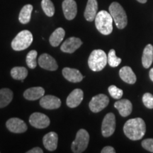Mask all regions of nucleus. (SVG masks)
Returning <instances> with one entry per match:
<instances>
[{
	"label": "nucleus",
	"instance_id": "nucleus-20",
	"mask_svg": "<svg viewBox=\"0 0 153 153\" xmlns=\"http://www.w3.org/2000/svg\"><path fill=\"white\" fill-rule=\"evenodd\" d=\"M45 90L43 87H35L26 89L24 93V98L29 101H35L41 99L44 96Z\"/></svg>",
	"mask_w": 153,
	"mask_h": 153
},
{
	"label": "nucleus",
	"instance_id": "nucleus-31",
	"mask_svg": "<svg viewBox=\"0 0 153 153\" xmlns=\"http://www.w3.org/2000/svg\"><path fill=\"white\" fill-rule=\"evenodd\" d=\"M143 102L147 108H153V96L150 93H145L143 97Z\"/></svg>",
	"mask_w": 153,
	"mask_h": 153
},
{
	"label": "nucleus",
	"instance_id": "nucleus-6",
	"mask_svg": "<svg viewBox=\"0 0 153 153\" xmlns=\"http://www.w3.org/2000/svg\"><path fill=\"white\" fill-rule=\"evenodd\" d=\"M89 142V135L85 129H80L76 134L75 140L72 143V150L74 153L83 152L87 148Z\"/></svg>",
	"mask_w": 153,
	"mask_h": 153
},
{
	"label": "nucleus",
	"instance_id": "nucleus-17",
	"mask_svg": "<svg viewBox=\"0 0 153 153\" xmlns=\"http://www.w3.org/2000/svg\"><path fill=\"white\" fill-rule=\"evenodd\" d=\"M62 75L68 81L73 83L80 82L85 76H82L79 70L76 69L65 68L62 70Z\"/></svg>",
	"mask_w": 153,
	"mask_h": 153
},
{
	"label": "nucleus",
	"instance_id": "nucleus-4",
	"mask_svg": "<svg viewBox=\"0 0 153 153\" xmlns=\"http://www.w3.org/2000/svg\"><path fill=\"white\" fill-rule=\"evenodd\" d=\"M109 13L118 28L123 29L126 28L128 24L127 15L124 9L119 3H111L109 7Z\"/></svg>",
	"mask_w": 153,
	"mask_h": 153
},
{
	"label": "nucleus",
	"instance_id": "nucleus-34",
	"mask_svg": "<svg viewBox=\"0 0 153 153\" xmlns=\"http://www.w3.org/2000/svg\"><path fill=\"white\" fill-rule=\"evenodd\" d=\"M43 151L41 148H34L28 150L27 153H43Z\"/></svg>",
	"mask_w": 153,
	"mask_h": 153
},
{
	"label": "nucleus",
	"instance_id": "nucleus-25",
	"mask_svg": "<svg viewBox=\"0 0 153 153\" xmlns=\"http://www.w3.org/2000/svg\"><path fill=\"white\" fill-rule=\"evenodd\" d=\"M33 11V6L31 4H26L22 9L19 16V22L22 24H26L30 22L31 13Z\"/></svg>",
	"mask_w": 153,
	"mask_h": 153
},
{
	"label": "nucleus",
	"instance_id": "nucleus-30",
	"mask_svg": "<svg viewBox=\"0 0 153 153\" xmlns=\"http://www.w3.org/2000/svg\"><path fill=\"white\" fill-rule=\"evenodd\" d=\"M108 92L110 94V95L115 99H120L123 94V90L119 89V88H118L115 85L110 86V87H108Z\"/></svg>",
	"mask_w": 153,
	"mask_h": 153
},
{
	"label": "nucleus",
	"instance_id": "nucleus-33",
	"mask_svg": "<svg viewBox=\"0 0 153 153\" xmlns=\"http://www.w3.org/2000/svg\"><path fill=\"white\" fill-rule=\"evenodd\" d=\"M101 153H115L116 150L115 149L111 146H106L102 149L101 150Z\"/></svg>",
	"mask_w": 153,
	"mask_h": 153
},
{
	"label": "nucleus",
	"instance_id": "nucleus-2",
	"mask_svg": "<svg viewBox=\"0 0 153 153\" xmlns=\"http://www.w3.org/2000/svg\"><path fill=\"white\" fill-rule=\"evenodd\" d=\"M95 25L97 30L103 35H109L113 31V19L110 13L102 10L97 13L95 18Z\"/></svg>",
	"mask_w": 153,
	"mask_h": 153
},
{
	"label": "nucleus",
	"instance_id": "nucleus-19",
	"mask_svg": "<svg viewBox=\"0 0 153 153\" xmlns=\"http://www.w3.org/2000/svg\"><path fill=\"white\" fill-rule=\"evenodd\" d=\"M98 10L97 0H88L85 11V17L88 22H93L96 18Z\"/></svg>",
	"mask_w": 153,
	"mask_h": 153
},
{
	"label": "nucleus",
	"instance_id": "nucleus-5",
	"mask_svg": "<svg viewBox=\"0 0 153 153\" xmlns=\"http://www.w3.org/2000/svg\"><path fill=\"white\" fill-rule=\"evenodd\" d=\"M33 35L29 30H24L19 32L11 42V48L16 51L28 48L33 42Z\"/></svg>",
	"mask_w": 153,
	"mask_h": 153
},
{
	"label": "nucleus",
	"instance_id": "nucleus-36",
	"mask_svg": "<svg viewBox=\"0 0 153 153\" xmlns=\"http://www.w3.org/2000/svg\"><path fill=\"white\" fill-rule=\"evenodd\" d=\"M137 1H139L140 3H142V4H145V3H146L147 2V1H148V0H137Z\"/></svg>",
	"mask_w": 153,
	"mask_h": 153
},
{
	"label": "nucleus",
	"instance_id": "nucleus-16",
	"mask_svg": "<svg viewBox=\"0 0 153 153\" xmlns=\"http://www.w3.org/2000/svg\"><path fill=\"white\" fill-rule=\"evenodd\" d=\"M115 108L119 112L123 117H127L131 114L133 110V105L128 99H120L114 104Z\"/></svg>",
	"mask_w": 153,
	"mask_h": 153
},
{
	"label": "nucleus",
	"instance_id": "nucleus-26",
	"mask_svg": "<svg viewBox=\"0 0 153 153\" xmlns=\"http://www.w3.org/2000/svg\"><path fill=\"white\" fill-rule=\"evenodd\" d=\"M11 75L13 79L23 81L28 75V70L24 67H15L11 69Z\"/></svg>",
	"mask_w": 153,
	"mask_h": 153
},
{
	"label": "nucleus",
	"instance_id": "nucleus-27",
	"mask_svg": "<svg viewBox=\"0 0 153 153\" xmlns=\"http://www.w3.org/2000/svg\"><path fill=\"white\" fill-rule=\"evenodd\" d=\"M42 9L48 16L51 17L55 14V7L51 0H42L41 1Z\"/></svg>",
	"mask_w": 153,
	"mask_h": 153
},
{
	"label": "nucleus",
	"instance_id": "nucleus-32",
	"mask_svg": "<svg viewBox=\"0 0 153 153\" xmlns=\"http://www.w3.org/2000/svg\"><path fill=\"white\" fill-rule=\"evenodd\" d=\"M142 146L149 152H153V139H145L142 142Z\"/></svg>",
	"mask_w": 153,
	"mask_h": 153
},
{
	"label": "nucleus",
	"instance_id": "nucleus-7",
	"mask_svg": "<svg viewBox=\"0 0 153 153\" xmlns=\"http://www.w3.org/2000/svg\"><path fill=\"white\" fill-rule=\"evenodd\" d=\"M116 130V117L113 113H108L103 120L101 125V133L104 137L112 135Z\"/></svg>",
	"mask_w": 153,
	"mask_h": 153
},
{
	"label": "nucleus",
	"instance_id": "nucleus-14",
	"mask_svg": "<svg viewBox=\"0 0 153 153\" xmlns=\"http://www.w3.org/2000/svg\"><path fill=\"white\" fill-rule=\"evenodd\" d=\"M82 45V41L79 38L71 37L67 39L61 45L60 49L66 53H73Z\"/></svg>",
	"mask_w": 153,
	"mask_h": 153
},
{
	"label": "nucleus",
	"instance_id": "nucleus-3",
	"mask_svg": "<svg viewBox=\"0 0 153 153\" xmlns=\"http://www.w3.org/2000/svg\"><path fill=\"white\" fill-rule=\"evenodd\" d=\"M107 62H108V57L106 53L100 49L93 51L88 60L89 68L94 72H99L102 70L106 65Z\"/></svg>",
	"mask_w": 153,
	"mask_h": 153
},
{
	"label": "nucleus",
	"instance_id": "nucleus-11",
	"mask_svg": "<svg viewBox=\"0 0 153 153\" xmlns=\"http://www.w3.org/2000/svg\"><path fill=\"white\" fill-rule=\"evenodd\" d=\"M38 64L41 68L49 70V71H55L58 68L56 60L51 55L47 54V53L42 54L39 57Z\"/></svg>",
	"mask_w": 153,
	"mask_h": 153
},
{
	"label": "nucleus",
	"instance_id": "nucleus-8",
	"mask_svg": "<svg viewBox=\"0 0 153 153\" xmlns=\"http://www.w3.org/2000/svg\"><path fill=\"white\" fill-rule=\"evenodd\" d=\"M109 99L106 95L103 94L94 96L89 104V108L94 113H98L102 111L108 106Z\"/></svg>",
	"mask_w": 153,
	"mask_h": 153
},
{
	"label": "nucleus",
	"instance_id": "nucleus-24",
	"mask_svg": "<svg viewBox=\"0 0 153 153\" xmlns=\"http://www.w3.org/2000/svg\"><path fill=\"white\" fill-rule=\"evenodd\" d=\"M13 99V92L8 88L0 89V108L6 107Z\"/></svg>",
	"mask_w": 153,
	"mask_h": 153
},
{
	"label": "nucleus",
	"instance_id": "nucleus-28",
	"mask_svg": "<svg viewBox=\"0 0 153 153\" xmlns=\"http://www.w3.org/2000/svg\"><path fill=\"white\" fill-rule=\"evenodd\" d=\"M38 53L35 50L30 51L28 53L27 56H26V64L28 67L30 69L36 68L37 66V62H36V57H37Z\"/></svg>",
	"mask_w": 153,
	"mask_h": 153
},
{
	"label": "nucleus",
	"instance_id": "nucleus-18",
	"mask_svg": "<svg viewBox=\"0 0 153 153\" xmlns=\"http://www.w3.org/2000/svg\"><path fill=\"white\" fill-rule=\"evenodd\" d=\"M58 135L55 132H50L43 138V143L45 148L49 151H54L57 149Z\"/></svg>",
	"mask_w": 153,
	"mask_h": 153
},
{
	"label": "nucleus",
	"instance_id": "nucleus-21",
	"mask_svg": "<svg viewBox=\"0 0 153 153\" xmlns=\"http://www.w3.org/2000/svg\"><path fill=\"white\" fill-rule=\"evenodd\" d=\"M119 75L120 79L123 82L128 84H131V85L135 84L137 80L136 75L133 72L131 68L128 66L123 67L120 69L119 71Z\"/></svg>",
	"mask_w": 153,
	"mask_h": 153
},
{
	"label": "nucleus",
	"instance_id": "nucleus-15",
	"mask_svg": "<svg viewBox=\"0 0 153 153\" xmlns=\"http://www.w3.org/2000/svg\"><path fill=\"white\" fill-rule=\"evenodd\" d=\"M84 93L80 89H75L69 94L67 98V105L70 108H75L81 104L83 100Z\"/></svg>",
	"mask_w": 153,
	"mask_h": 153
},
{
	"label": "nucleus",
	"instance_id": "nucleus-35",
	"mask_svg": "<svg viewBox=\"0 0 153 153\" xmlns=\"http://www.w3.org/2000/svg\"><path fill=\"white\" fill-rule=\"evenodd\" d=\"M150 79L152 80V81L153 82V68H152L150 70Z\"/></svg>",
	"mask_w": 153,
	"mask_h": 153
},
{
	"label": "nucleus",
	"instance_id": "nucleus-1",
	"mask_svg": "<svg viewBox=\"0 0 153 153\" xmlns=\"http://www.w3.org/2000/svg\"><path fill=\"white\" fill-rule=\"evenodd\" d=\"M123 132L126 137L131 140H138L145 135L146 125L142 118H132L126 121L123 126Z\"/></svg>",
	"mask_w": 153,
	"mask_h": 153
},
{
	"label": "nucleus",
	"instance_id": "nucleus-23",
	"mask_svg": "<svg viewBox=\"0 0 153 153\" xmlns=\"http://www.w3.org/2000/svg\"><path fill=\"white\" fill-rule=\"evenodd\" d=\"M65 36V30L62 28H57L50 36V43L53 47H57L62 41Z\"/></svg>",
	"mask_w": 153,
	"mask_h": 153
},
{
	"label": "nucleus",
	"instance_id": "nucleus-13",
	"mask_svg": "<svg viewBox=\"0 0 153 153\" xmlns=\"http://www.w3.org/2000/svg\"><path fill=\"white\" fill-rule=\"evenodd\" d=\"M40 105L45 109H57L61 106V101L58 97L55 96H43L40 100Z\"/></svg>",
	"mask_w": 153,
	"mask_h": 153
},
{
	"label": "nucleus",
	"instance_id": "nucleus-22",
	"mask_svg": "<svg viewBox=\"0 0 153 153\" xmlns=\"http://www.w3.org/2000/svg\"><path fill=\"white\" fill-rule=\"evenodd\" d=\"M153 62V46L148 44L143 51L142 57V63L145 68H149Z\"/></svg>",
	"mask_w": 153,
	"mask_h": 153
},
{
	"label": "nucleus",
	"instance_id": "nucleus-12",
	"mask_svg": "<svg viewBox=\"0 0 153 153\" xmlns=\"http://www.w3.org/2000/svg\"><path fill=\"white\" fill-rule=\"evenodd\" d=\"M64 16L68 20H72L77 14V6L74 0H64L62 4Z\"/></svg>",
	"mask_w": 153,
	"mask_h": 153
},
{
	"label": "nucleus",
	"instance_id": "nucleus-9",
	"mask_svg": "<svg viewBox=\"0 0 153 153\" xmlns=\"http://www.w3.org/2000/svg\"><path fill=\"white\" fill-rule=\"evenodd\" d=\"M29 123L32 126L36 128H45L48 127L51 120L48 116L41 113L36 112L30 115L29 118Z\"/></svg>",
	"mask_w": 153,
	"mask_h": 153
},
{
	"label": "nucleus",
	"instance_id": "nucleus-10",
	"mask_svg": "<svg viewBox=\"0 0 153 153\" xmlns=\"http://www.w3.org/2000/svg\"><path fill=\"white\" fill-rule=\"evenodd\" d=\"M7 129L11 133H23L27 131L28 127L24 120L18 118H11L6 123Z\"/></svg>",
	"mask_w": 153,
	"mask_h": 153
},
{
	"label": "nucleus",
	"instance_id": "nucleus-29",
	"mask_svg": "<svg viewBox=\"0 0 153 153\" xmlns=\"http://www.w3.org/2000/svg\"><path fill=\"white\" fill-rule=\"evenodd\" d=\"M121 62V59L116 56L115 50L111 49L108 55V63L112 68H116L119 65Z\"/></svg>",
	"mask_w": 153,
	"mask_h": 153
}]
</instances>
